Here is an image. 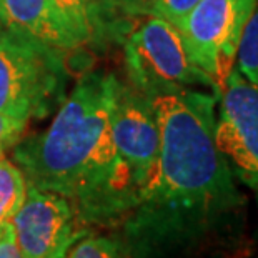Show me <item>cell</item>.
<instances>
[{
	"label": "cell",
	"instance_id": "1",
	"mask_svg": "<svg viewBox=\"0 0 258 258\" xmlns=\"http://www.w3.org/2000/svg\"><path fill=\"white\" fill-rule=\"evenodd\" d=\"M148 98L160 130L157 167L112 233L130 258H199L230 248L243 230L245 195L215 142L218 95L177 89Z\"/></svg>",
	"mask_w": 258,
	"mask_h": 258
},
{
	"label": "cell",
	"instance_id": "2",
	"mask_svg": "<svg viewBox=\"0 0 258 258\" xmlns=\"http://www.w3.org/2000/svg\"><path fill=\"white\" fill-rule=\"evenodd\" d=\"M115 79L103 70L84 75L52 123L14 147V163L27 185L65 197L87 227L110 232L139 199V186L112 137Z\"/></svg>",
	"mask_w": 258,
	"mask_h": 258
},
{
	"label": "cell",
	"instance_id": "3",
	"mask_svg": "<svg viewBox=\"0 0 258 258\" xmlns=\"http://www.w3.org/2000/svg\"><path fill=\"white\" fill-rule=\"evenodd\" d=\"M63 52L20 30L0 27V113L29 122L55 112L65 98Z\"/></svg>",
	"mask_w": 258,
	"mask_h": 258
},
{
	"label": "cell",
	"instance_id": "4",
	"mask_svg": "<svg viewBox=\"0 0 258 258\" xmlns=\"http://www.w3.org/2000/svg\"><path fill=\"white\" fill-rule=\"evenodd\" d=\"M123 58L130 85L147 97L194 87L220 97L215 82L190 60L177 27L155 15H148L123 37Z\"/></svg>",
	"mask_w": 258,
	"mask_h": 258
},
{
	"label": "cell",
	"instance_id": "5",
	"mask_svg": "<svg viewBox=\"0 0 258 258\" xmlns=\"http://www.w3.org/2000/svg\"><path fill=\"white\" fill-rule=\"evenodd\" d=\"M256 0H200L177 30L190 60L222 93L237 60L241 30Z\"/></svg>",
	"mask_w": 258,
	"mask_h": 258
},
{
	"label": "cell",
	"instance_id": "6",
	"mask_svg": "<svg viewBox=\"0 0 258 258\" xmlns=\"http://www.w3.org/2000/svg\"><path fill=\"white\" fill-rule=\"evenodd\" d=\"M215 142L235 180L255 195L258 205V89L237 69L220 93Z\"/></svg>",
	"mask_w": 258,
	"mask_h": 258
},
{
	"label": "cell",
	"instance_id": "7",
	"mask_svg": "<svg viewBox=\"0 0 258 258\" xmlns=\"http://www.w3.org/2000/svg\"><path fill=\"white\" fill-rule=\"evenodd\" d=\"M12 227L22 258H67L77 241L92 232L65 197L29 185Z\"/></svg>",
	"mask_w": 258,
	"mask_h": 258
},
{
	"label": "cell",
	"instance_id": "8",
	"mask_svg": "<svg viewBox=\"0 0 258 258\" xmlns=\"http://www.w3.org/2000/svg\"><path fill=\"white\" fill-rule=\"evenodd\" d=\"M110 128L118 155L130 168L140 195L155 172L160 130L150 98L118 79L113 84Z\"/></svg>",
	"mask_w": 258,
	"mask_h": 258
},
{
	"label": "cell",
	"instance_id": "9",
	"mask_svg": "<svg viewBox=\"0 0 258 258\" xmlns=\"http://www.w3.org/2000/svg\"><path fill=\"white\" fill-rule=\"evenodd\" d=\"M0 22L60 52L80 45L53 0H0Z\"/></svg>",
	"mask_w": 258,
	"mask_h": 258
},
{
	"label": "cell",
	"instance_id": "10",
	"mask_svg": "<svg viewBox=\"0 0 258 258\" xmlns=\"http://www.w3.org/2000/svg\"><path fill=\"white\" fill-rule=\"evenodd\" d=\"M70 30L82 43L105 45L128 34L130 15L120 0H53Z\"/></svg>",
	"mask_w": 258,
	"mask_h": 258
},
{
	"label": "cell",
	"instance_id": "11",
	"mask_svg": "<svg viewBox=\"0 0 258 258\" xmlns=\"http://www.w3.org/2000/svg\"><path fill=\"white\" fill-rule=\"evenodd\" d=\"M27 195V182L14 162L0 155V235L12 223Z\"/></svg>",
	"mask_w": 258,
	"mask_h": 258
},
{
	"label": "cell",
	"instance_id": "12",
	"mask_svg": "<svg viewBox=\"0 0 258 258\" xmlns=\"http://www.w3.org/2000/svg\"><path fill=\"white\" fill-rule=\"evenodd\" d=\"M237 70L258 89V0L241 30L237 50Z\"/></svg>",
	"mask_w": 258,
	"mask_h": 258
},
{
	"label": "cell",
	"instance_id": "13",
	"mask_svg": "<svg viewBox=\"0 0 258 258\" xmlns=\"http://www.w3.org/2000/svg\"><path fill=\"white\" fill-rule=\"evenodd\" d=\"M67 258H130V255L113 233L90 232L72 246Z\"/></svg>",
	"mask_w": 258,
	"mask_h": 258
},
{
	"label": "cell",
	"instance_id": "14",
	"mask_svg": "<svg viewBox=\"0 0 258 258\" xmlns=\"http://www.w3.org/2000/svg\"><path fill=\"white\" fill-rule=\"evenodd\" d=\"M200 0H155L148 15H155L163 20L177 25L188 15Z\"/></svg>",
	"mask_w": 258,
	"mask_h": 258
},
{
	"label": "cell",
	"instance_id": "15",
	"mask_svg": "<svg viewBox=\"0 0 258 258\" xmlns=\"http://www.w3.org/2000/svg\"><path fill=\"white\" fill-rule=\"evenodd\" d=\"M27 122L10 115L0 113V155H4L9 148H14L22 139Z\"/></svg>",
	"mask_w": 258,
	"mask_h": 258
},
{
	"label": "cell",
	"instance_id": "16",
	"mask_svg": "<svg viewBox=\"0 0 258 258\" xmlns=\"http://www.w3.org/2000/svg\"><path fill=\"white\" fill-rule=\"evenodd\" d=\"M0 258H22L12 223L0 235Z\"/></svg>",
	"mask_w": 258,
	"mask_h": 258
},
{
	"label": "cell",
	"instance_id": "17",
	"mask_svg": "<svg viewBox=\"0 0 258 258\" xmlns=\"http://www.w3.org/2000/svg\"><path fill=\"white\" fill-rule=\"evenodd\" d=\"M120 2L130 17H140V15H148L152 4L155 0H120Z\"/></svg>",
	"mask_w": 258,
	"mask_h": 258
},
{
	"label": "cell",
	"instance_id": "18",
	"mask_svg": "<svg viewBox=\"0 0 258 258\" xmlns=\"http://www.w3.org/2000/svg\"><path fill=\"white\" fill-rule=\"evenodd\" d=\"M0 27H2V22H0Z\"/></svg>",
	"mask_w": 258,
	"mask_h": 258
}]
</instances>
